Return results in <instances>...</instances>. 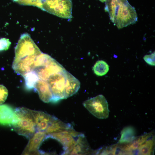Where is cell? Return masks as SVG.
Masks as SVG:
<instances>
[{"instance_id": "1", "label": "cell", "mask_w": 155, "mask_h": 155, "mask_svg": "<svg viewBox=\"0 0 155 155\" xmlns=\"http://www.w3.org/2000/svg\"><path fill=\"white\" fill-rule=\"evenodd\" d=\"M15 111L17 120L12 126L14 130L19 135L30 139L36 132L32 110L22 107L16 108Z\"/></svg>"}, {"instance_id": "2", "label": "cell", "mask_w": 155, "mask_h": 155, "mask_svg": "<svg viewBox=\"0 0 155 155\" xmlns=\"http://www.w3.org/2000/svg\"><path fill=\"white\" fill-rule=\"evenodd\" d=\"M72 3L71 0H42L41 9L58 17L72 18Z\"/></svg>"}, {"instance_id": "3", "label": "cell", "mask_w": 155, "mask_h": 155, "mask_svg": "<svg viewBox=\"0 0 155 155\" xmlns=\"http://www.w3.org/2000/svg\"><path fill=\"white\" fill-rule=\"evenodd\" d=\"M14 60L34 57H36L42 52L27 33L21 35L15 47Z\"/></svg>"}, {"instance_id": "4", "label": "cell", "mask_w": 155, "mask_h": 155, "mask_svg": "<svg viewBox=\"0 0 155 155\" xmlns=\"http://www.w3.org/2000/svg\"><path fill=\"white\" fill-rule=\"evenodd\" d=\"M83 105L92 115L100 119H106L109 117L107 102L102 95H98L85 101Z\"/></svg>"}, {"instance_id": "5", "label": "cell", "mask_w": 155, "mask_h": 155, "mask_svg": "<svg viewBox=\"0 0 155 155\" xmlns=\"http://www.w3.org/2000/svg\"><path fill=\"white\" fill-rule=\"evenodd\" d=\"M67 71L50 76L46 81L49 85L53 96V102L64 98V90L66 80Z\"/></svg>"}, {"instance_id": "6", "label": "cell", "mask_w": 155, "mask_h": 155, "mask_svg": "<svg viewBox=\"0 0 155 155\" xmlns=\"http://www.w3.org/2000/svg\"><path fill=\"white\" fill-rule=\"evenodd\" d=\"M79 133L73 128L68 131L47 135L46 138L50 137L57 140L63 146L64 154H68L74 145Z\"/></svg>"}, {"instance_id": "7", "label": "cell", "mask_w": 155, "mask_h": 155, "mask_svg": "<svg viewBox=\"0 0 155 155\" xmlns=\"http://www.w3.org/2000/svg\"><path fill=\"white\" fill-rule=\"evenodd\" d=\"M65 70L61 64L52 58L45 65L35 67L33 71L37 74L39 80L46 81L50 76Z\"/></svg>"}, {"instance_id": "8", "label": "cell", "mask_w": 155, "mask_h": 155, "mask_svg": "<svg viewBox=\"0 0 155 155\" xmlns=\"http://www.w3.org/2000/svg\"><path fill=\"white\" fill-rule=\"evenodd\" d=\"M47 135L45 131H36L29 139L22 154L26 155L42 154L38 149L42 143L46 139Z\"/></svg>"}, {"instance_id": "9", "label": "cell", "mask_w": 155, "mask_h": 155, "mask_svg": "<svg viewBox=\"0 0 155 155\" xmlns=\"http://www.w3.org/2000/svg\"><path fill=\"white\" fill-rule=\"evenodd\" d=\"M36 57H31L13 60V69L16 73L23 76L26 73L33 71Z\"/></svg>"}, {"instance_id": "10", "label": "cell", "mask_w": 155, "mask_h": 155, "mask_svg": "<svg viewBox=\"0 0 155 155\" xmlns=\"http://www.w3.org/2000/svg\"><path fill=\"white\" fill-rule=\"evenodd\" d=\"M17 117L14 109L7 104L0 105V124L4 126H13L15 124Z\"/></svg>"}, {"instance_id": "11", "label": "cell", "mask_w": 155, "mask_h": 155, "mask_svg": "<svg viewBox=\"0 0 155 155\" xmlns=\"http://www.w3.org/2000/svg\"><path fill=\"white\" fill-rule=\"evenodd\" d=\"M36 131H45L55 117L43 112L32 110Z\"/></svg>"}, {"instance_id": "12", "label": "cell", "mask_w": 155, "mask_h": 155, "mask_svg": "<svg viewBox=\"0 0 155 155\" xmlns=\"http://www.w3.org/2000/svg\"><path fill=\"white\" fill-rule=\"evenodd\" d=\"M93 152L91 149L84 134L80 133L75 143L68 154H86Z\"/></svg>"}, {"instance_id": "13", "label": "cell", "mask_w": 155, "mask_h": 155, "mask_svg": "<svg viewBox=\"0 0 155 155\" xmlns=\"http://www.w3.org/2000/svg\"><path fill=\"white\" fill-rule=\"evenodd\" d=\"M34 89L37 91L40 98L43 102H53V94L46 81L39 79L36 84Z\"/></svg>"}, {"instance_id": "14", "label": "cell", "mask_w": 155, "mask_h": 155, "mask_svg": "<svg viewBox=\"0 0 155 155\" xmlns=\"http://www.w3.org/2000/svg\"><path fill=\"white\" fill-rule=\"evenodd\" d=\"M80 85L79 80L67 71L64 90V98H67L76 93L79 90Z\"/></svg>"}, {"instance_id": "15", "label": "cell", "mask_w": 155, "mask_h": 155, "mask_svg": "<svg viewBox=\"0 0 155 155\" xmlns=\"http://www.w3.org/2000/svg\"><path fill=\"white\" fill-rule=\"evenodd\" d=\"M73 128L70 124L65 123L55 117L45 131L47 135L68 131Z\"/></svg>"}, {"instance_id": "16", "label": "cell", "mask_w": 155, "mask_h": 155, "mask_svg": "<svg viewBox=\"0 0 155 155\" xmlns=\"http://www.w3.org/2000/svg\"><path fill=\"white\" fill-rule=\"evenodd\" d=\"M135 130L133 127L131 126L126 127L121 132L119 143L127 144L131 143L135 139Z\"/></svg>"}, {"instance_id": "17", "label": "cell", "mask_w": 155, "mask_h": 155, "mask_svg": "<svg viewBox=\"0 0 155 155\" xmlns=\"http://www.w3.org/2000/svg\"><path fill=\"white\" fill-rule=\"evenodd\" d=\"M150 137L139 148L138 154L150 155L153 153L154 146V136Z\"/></svg>"}, {"instance_id": "18", "label": "cell", "mask_w": 155, "mask_h": 155, "mask_svg": "<svg viewBox=\"0 0 155 155\" xmlns=\"http://www.w3.org/2000/svg\"><path fill=\"white\" fill-rule=\"evenodd\" d=\"M94 73L97 75L102 76L106 75L109 70V66L104 61H97L92 67Z\"/></svg>"}, {"instance_id": "19", "label": "cell", "mask_w": 155, "mask_h": 155, "mask_svg": "<svg viewBox=\"0 0 155 155\" xmlns=\"http://www.w3.org/2000/svg\"><path fill=\"white\" fill-rule=\"evenodd\" d=\"M23 77L25 80L26 88L28 90L34 88L36 84L39 80L36 73L33 71L26 73Z\"/></svg>"}, {"instance_id": "20", "label": "cell", "mask_w": 155, "mask_h": 155, "mask_svg": "<svg viewBox=\"0 0 155 155\" xmlns=\"http://www.w3.org/2000/svg\"><path fill=\"white\" fill-rule=\"evenodd\" d=\"M16 3L24 5L36 7L41 9L42 0H13Z\"/></svg>"}, {"instance_id": "21", "label": "cell", "mask_w": 155, "mask_h": 155, "mask_svg": "<svg viewBox=\"0 0 155 155\" xmlns=\"http://www.w3.org/2000/svg\"><path fill=\"white\" fill-rule=\"evenodd\" d=\"M8 95V91L6 88L2 85H0V105L5 102Z\"/></svg>"}, {"instance_id": "22", "label": "cell", "mask_w": 155, "mask_h": 155, "mask_svg": "<svg viewBox=\"0 0 155 155\" xmlns=\"http://www.w3.org/2000/svg\"><path fill=\"white\" fill-rule=\"evenodd\" d=\"M11 42L9 39L6 38L0 39V51H6L9 48Z\"/></svg>"}, {"instance_id": "23", "label": "cell", "mask_w": 155, "mask_h": 155, "mask_svg": "<svg viewBox=\"0 0 155 155\" xmlns=\"http://www.w3.org/2000/svg\"><path fill=\"white\" fill-rule=\"evenodd\" d=\"M155 52L150 55H145L143 59L148 64L152 66L155 65Z\"/></svg>"}]
</instances>
